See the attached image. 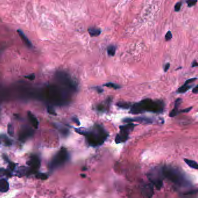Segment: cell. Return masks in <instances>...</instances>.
I'll return each instance as SVG.
<instances>
[{
	"mask_svg": "<svg viewBox=\"0 0 198 198\" xmlns=\"http://www.w3.org/2000/svg\"><path fill=\"white\" fill-rule=\"evenodd\" d=\"M75 131L85 137L89 145L93 147L101 146L109 137L108 133L100 125L96 124L90 129H75Z\"/></svg>",
	"mask_w": 198,
	"mask_h": 198,
	"instance_id": "1",
	"label": "cell"
},
{
	"mask_svg": "<svg viewBox=\"0 0 198 198\" xmlns=\"http://www.w3.org/2000/svg\"><path fill=\"white\" fill-rule=\"evenodd\" d=\"M164 103L162 101H154L150 98H145L139 102L132 105L130 113L133 115L141 114L145 112L161 113L164 110Z\"/></svg>",
	"mask_w": 198,
	"mask_h": 198,
	"instance_id": "2",
	"label": "cell"
},
{
	"mask_svg": "<svg viewBox=\"0 0 198 198\" xmlns=\"http://www.w3.org/2000/svg\"><path fill=\"white\" fill-rule=\"evenodd\" d=\"M163 173L164 178H167L174 185L180 188H188L191 183L184 173L177 167L171 166H164Z\"/></svg>",
	"mask_w": 198,
	"mask_h": 198,
	"instance_id": "3",
	"label": "cell"
},
{
	"mask_svg": "<svg viewBox=\"0 0 198 198\" xmlns=\"http://www.w3.org/2000/svg\"><path fill=\"white\" fill-rule=\"evenodd\" d=\"M146 176L153 186H155L157 190H159L162 188L164 178L162 166H157L152 168L147 172Z\"/></svg>",
	"mask_w": 198,
	"mask_h": 198,
	"instance_id": "4",
	"label": "cell"
},
{
	"mask_svg": "<svg viewBox=\"0 0 198 198\" xmlns=\"http://www.w3.org/2000/svg\"><path fill=\"white\" fill-rule=\"evenodd\" d=\"M69 159V154L68 150L62 148L53 157L50 163V168L51 171H53L59 167L63 166Z\"/></svg>",
	"mask_w": 198,
	"mask_h": 198,
	"instance_id": "5",
	"label": "cell"
},
{
	"mask_svg": "<svg viewBox=\"0 0 198 198\" xmlns=\"http://www.w3.org/2000/svg\"><path fill=\"white\" fill-rule=\"evenodd\" d=\"M136 125H137L134 123H127L125 125L120 126V133L116 136L115 142L120 144L127 141L131 132L134 130Z\"/></svg>",
	"mask_w": 198,
	"mask_h": 198,
	"instance_id": "6",
	"label": "cell"
},
{
	"mask_svg": "<svg viewBox=\"0 0 198 198\" xmlns=\"http://www.w3.org/2000/svg\"><path fill=\"white\" fill-rule=\"evenodd\" d=\"M27 164L29 166L30 174H36L41 166L40 159L37 155H31L27 161Z\"/></svg>",
	"mask_w": 198,
	"mask_h": 198,
	"instance_id": "7",
	"label": "cell"
},
{
	"mask_svg": "<svg viewBox=\"0 0 198 198\" xmlns=\"http://www.w3.org/2000/svg\"><path fill=\"white\" fill-rule=\"evenodd\" d=\"M141 192L142 196L145 198H151L154 193L153 186L151 183H144L141 184Z\"/></svg>",
	"mask_w": 198,
	"mask_h": 198,
	"instance_id": "8",
	"label": "cell"
},
{
	"mask_svg": "<svg viewBox=\"0 0 198 198\" xmlns=\"http://www.w3.org/2000/svg\"><path fill=\"white\" fill-rule=\"evenodd\" d=\"M124 123H133V122H138L142 124H151L153 123V120L151 118L146 117H138L135 118H125L123 120Z\"/></svg>",
	"mask_w": 198,
	"mask_h": 198,
	"instance_id": "9",
	"label": "cell"
},
{
	"mask_svg": "<svg viewBox=\"0 0 198 198\" xmlns=\"http://www.w3.org/2000/svg\"><path fill=\"white\" fill-rule=\"evenodd\" d=\"M33 131L30 129L28 127L23 128L21 131L19 135V140L24 142L26 140H27L29 138H30L31 136H33Z\"/></svg>",
	"mask_w": 198,
	"mask_h": 198,
	"instance_id": "10",
	"label": "cell"
},
{
	"mask_svg": "<svg viewBox=\"0 0 198 198\" xmlns=\"http://www.w3.org/2000/svg\"><path fill=\"white\" fill-rule=\"evenodd\" d=\"M183 100L181 98H178V99L176 100L175 103H174V107L173 108V109L172 110V112L169 113V116L171 117H173L176 116L177 115L179 114L180 111L178 110V108L180 107V106Z\"/></svg>",
	"mask_w": 198,
	"mask_h": 198,
	"instance_id": "11",
	"label": "cell"
},
{
	"mask_svg": "<svg viewBox=\"0 0 198 198\" xmlns=\"http://www.w3.org/2000/svg\"><path fill=\"white\" fill-rule=\"evenodd\" d=\"M15 175L19 177H22L26 175H30V170L29 167L21 166L16 171Z\"/></svg>",
	"mask_w": 198,
	"mask_h": 198,
	"instance_id": "12",
	"label": "cell"
},
{
	"mask_svg": "<svg viewBox=\"0 0 198 198\" xmlns=\"http://www.w3.org/2000/svg\"><path fill=\"white\" fill-rule=\"evenodd\" d=\"M110 102V99L109 98L104 103H101L98 105L96 107V109L100 112H104L105 111L108 109L109 107Z\"/></svg>",
	"mask_w": 198,
	"mask_h": 198,
	"instance_id": "13",
	"label": "cell"
},
{
	"mask_svg": "<svg viewBox=\"0 0 198 198\" xmlns=\"http://www.w3.org/2000/svg\"><path fill=\"white\" fill-rule=\"evenodd\" d=\"M9 183L5 178L0 179V192H6L9 190Z\"/></svg>",
	"mask_w": 198,
	"mask_h": 198,
	"instance_id": "14",
	"label": "cell"
},
{
	"mask_svg": "<svg viewBox=\"0 0 198 198\" xmlns=\"http://www.w3.org/2000/svg\"><path fill=\"white\" fill-rule=\"evenodd\" d=\"M27 116L30 120L31 125H33L35 129H37L38 127V121L36 117L30 111L27 112Z\"/></svg>",
	"mask_w": 198,
	"mask_h": 198,
	"instance_id": "15",
	"label": "cell"
},
{
	"mask_svg": "<svg viewBox=\"0 0 198 198\" xmlns=\"http://www.w3.org/2000/svg\"><path fill=\"white\" fill-rule=\"evenodd\" d=\"M18 33L19 35V36L21 37V39L22 40V41L23 42H25V44H26V46L28 47L31 48L32 47V44H31L30 41L29 40V38L27 37L26 35L25 34V33L23 31L21 30H18Z\"/></svg>",
	"mask_w": 198,
	"mask_h": 198,
	"instance_id": "16",
	"label": "cell"
},
{
	"mask_svg": "<svg viewBox=\"0 0 198 198\" xmlns=\"http://www.w3.org/2000/svg\"><path fill=\"white\" fill-rule=\"evenodd\" d=\"M88 31L89 35L91 37L99 36L101 33V30L99 28L95 27H89Z\"/></svg>",
	"mask_w": 198,
	"mask_h": 198,
	"instance_id": "17",
	"label": "cell"
},
{
	"mask_svg": "<svg viewBox=\"0 0 198 198\" xmlns=\"http://www.w3.org/2000/svg\"><path fill=\"white\" fill-rule=\"evenodd\" d=\"M184 161L185 162V163L188 165L189 167L195 169V170H198V163L195 162L193 160H190L188 159H184Z\"/></svg>",
	"mask_w": 198,
	"mask_h": 198,
	"instance_id": "18",
	"label": "cell"
},
{
	"mask_svg": "<svg viewBox=\"0 0 198 198\" xmlns=\"http://www.w3.org/2000/svg\"><path fill=\"white\" fill-rule=\"evenodd\" d=\"M193 87L192 85H189L188 84H186L185 83L184 84V85H182L181 87H180L179 89H178L177 92L178 93H184L185 92H187L191 88H192Z\"/></svg>",
	"mask_w": 198,
	"mask_h": 198,
	"instance_id": "19",
	"label": "cell"
},
{
	"mask_svg": "<svg viewBox=\"0 0 198 198\" xmlns=\"http://www.w3.org/2000/svg\"><path fill=\"white\" fill-rule=\"evenodd\" d=\"M116 105L119 108L124 109H129L132 105L130 102H118Z\"/></svg>",
	"mask_w": 198,
	"mask_h": 198,
	"instance_id": "20",
	"label": "cell"
},
{
	"mask_svg": "<svg viewBox=\"0 0 198 198\" xmlns=\"http://www.w3.org/2000/svg\"><path fill=\"white\" fill-rule=\"evenodd\" d=\"M116 47L115 45H110L107 48V52L109 56L113 57L116 53Z\"/></svg>",
	"mask_w": 198,
	"mask_h": 198,
	"instance_id": "21",
	"label": "cell"
},
{
	"mask_svg": "<svg viewBox=\"0 0 198 198\" xmlns=\"http://www.w3.org/2000/svg\"><path fill=\"white\" fill-rule=\"evenodd\" d=\"M0 174L2 176H5L8 177H11L13 174L8 169H5L4 168H0Z\"/></svg>",
	"mask_w": 198,
	"mask_h": 198,
	"instance_id": "22",
	"label": "cell"
},
{
	"mask_svg": "<svg viewBox=\"0 0 198 198\" xmlns=\"http://www.w3.org/2000/svg\"><path fill=\"white\" fill-rule=\"evenodd\" d=\"M104 87H110L115 89H117L120 88V86L119 85L117 84L113 83H108L105 84L103 85Z\"/></svg>",
	"mask_w": 198,
	"mask_h": 198,
	"instance_id": "23",
	"label": "cell"
},
{
	"mask_svg": "<svg viewBox=\"0 0 198 198\" xmlns=\"http://www.w3.org/2000/svg\"><path fill=\"white\" fill-rule=\"evenodd\" d=\"M36 176L35 177L37 179H41V180H47L48 178V176L46 173H42V172H37L35 174Z\"/></svg>",
	"mask_w": 198,
	"mask_h": 198,
	"instance_id": "24",
	"label": "cell"
},
{
	"mask_svg": "<svg viewBox=\"0 0 198 198\" xmlns=\"http://www.w3.org/2000/svg\"><path fill=\"white\" fill-rule=\"evenodd\" d=\"M7 130H8V134L10 136H14V126L12 125V124H10L9 123L8 125V129H7Z\"/></svg>",
	"mask_w": 198,
	"mask_h": 198,
	"instance_id": "25",
	"label": "cell"
},
{
	"mask_svg": "<svg viewBox=\"0 0 198 198\" xmlns=\"http://www.w3.org/2000/svg\"><path fill=\"white\" fill-rule=\"evenodd\" d=\"M2 140L4 142L5 145L7 146H10L12 145V141L10 140L6 136H2Z\"/></svg>",
	"mask_w": 198,
	"mask_h": 198,
	"instance_id": "26",
	"label": "cell"
},
{
	"mask_svg": "<svg viewBox=\"0 0 198 198\" xmlns=\"http://www.w3.org/2000/svg\"><path fill=\"white\" fill-rule=\"evenodd\" d=\"M8 163H9L8 170L12 172H13V171L15 170V163H13V162H10V161H8Z\"/></svg>",
	"mask_w": 198,
	"mask_h": 198,
	"instance_id": "27",
	"label": "cell"
},
{
	"mask_svg": "<svg viewBox=\"0 0 198 198\" xmlns=\"http://www.w3.org/2000/svg\"><path fill=\"white\" fill-rule=\"evenodd\" d=\"M172 32L170 31H167L166 34L165 35V40H166V42L170 41V40H172Z\"/></svg>",
	"mask_w": 198,
	"mask_h": 198,
	"instance_id": "28",
	"label": "cell"
},
{
	"mask_svg": "<svg viewBox=\"0 0 198 198\" xmlns=\"http://www.w3.org/2000/svg\"><path fill=\"white\" fill-rule=\"evenodd\" d=\"M182 6V2H178L174 6V10L176 12H179Z\"/></svg>",
	"mask_w": 198,
	"mask_h": 198,
	"instance_id": "29",
	"label": "cell"
},
{
	"mask_svg": "<svg viewBox=\"0 0 198 198\" xmlns=\"http://www.w3.org/2000/svg\"><path fill=\"white\" fill-rule=\"evenodd\" d=\"M196 2H197V1H187V3L189 7L193 6L196 4Z\"/></svg>",
	"mask_w": 198,
	"mask_h": 198,
	"instance_id": "30",
	"label": "cell"
},
{
	"mask_svg": "<svg viewBox=\"0 0 198 198\" xmlns=\"http://www.w3.org/2000/svg\"><path fill=\"white\" fill-rule=\"evenodd\" d=\"M25 77L27 78V79L30 80H34L35 78H36V76H35V74L34 73H32V74L29 75V76H25Z\"/></svg>",
	"mask_w": 198,
	"mask_h": 198,
	"instance_id": "31",
	"label": "cell"
},
{
	"mask_svg": "<svg viewBox=\"0 0 198 198\" xmlns=\"http://www.w3.org/2000/svg\"><path fill=\"white\" fill-rule=\"evenodd\" d=\"M48 113H50L51 115H57V114H56V113H55V110H54V109L52 108V107L49 106V107L48 108Z\"/></svg>",
	"mask_w": 198,
	"mask_h": 198,
	"instance_id": "32",
	"label": "cell"
},
{
	"mask_svg": "<svg viewBox=\"0 0 198 198\" xmlns=\"http://www.w3.org/2000/svg\"><path fill=\"white\" fill-rule=\"evenodd\" d=\"M192 107H189V108H185L184 109L181 110L180 111V113L181 112V113H188L191 110H192Z\"/></svg>",
	"mask_w": 198,
	"mask_h": 198,
	"instance_id": "33",
	"label": "cell"
},
{
	"mask_svg": "<svg viewBox=\"0 0 198 198\" xmlns=\"http://www.w3.org/2000/svg\"><path fill=\"white\" fill-rule=\"evenodd\" d=\"M72 120H73V122H74V123H75L77 125H80V121L78 120L77 117H73V118H72Z\"/></svg>",
	"mask_w": 198,
	"mask_h": 198,
	"instance_id": "34",
	"label": "cell"
},
{
	"mask_svg": "<svg viewBox=\"0 0 198 198\" xmlns=\"http://www.w3.org/2000/svg\"><path fill=\"white\" fill-rule=\"evenodd\" d=\"M93 89H95V90H97V91H98V93H102L104 91V89H102L101 87H98V86H97V87H95L93 88Z\"/></svg>",
	"mask_w": 198,
	"mask_h": 198,
	"instance_id": "35",
	"label": "cell"
},
{
	"mask_svg": "<svg viewBox=\"0 0 198 198\" xmlns=\"http://www.w3.org/2000/svg\"><path fill=\"white\" fill-rule=\"evenodd\" d=\"M170 64L169 63H166L165 65H164V71L166 72H167V70H168V69L170 68Z\"/></svg>",
	"mask_w": 198,
	"mask_h": 198,
	"instance_id": "36",
	"label": "cell"
},
{
	"mask_svg": "<svg viewBox=\"0 0 198 198\" xmlns=\"http://www.w3.org/2000/svg\"><path fill=\"white\" fill-rule=\"evenodd\" d=\"M192 92L194 94H197L198 92V85H196L194 88H193V89H192Z\"/></svg>",
	"mask_w": 198,
	"mask_h": 198,
	"instance_id": "37",
	"label": "cell"
},
{
	"mask_svg": "<svg viewBox=\"0 0 198 198\" xmlns=\"http://www.w3.org/2000/svg\"><path fill=\"white\" fill-rule=\"evenodd\" d=\"M198 66V62H197L196 61H194L193 63H192V67H196V66Z\"/></svg>",
	"mask_w": 198,
	"mask_h": 198,
	"instance_id": "38",
	"label": "cell"
},
{
	"mask_svg": "<svg viewBox=\"0 0 198 198\" xmlns=\"http://www.w3.org/2000/svg\"><path fill=\"white\" fill-rule=\"evenodd\" d=\"M81 176L83 178H85L86 177V176H85V174H81Z\"/></svg>",
	"mask_w": 198,
	"mask_h": 198,
	"instance_id": "39",
	"label": "cell"
},
{
	"mask_svg": "<svg viewBox=\"0 0 198 198\" xmlns=\"http://www.w3.org/2000/svg\"><path fill=\"white\" fill-rule=\"evenodd\" d=\"M0 144H1V140H0Z\"/></svg>",
	"mask_w": 198,
	"mask_h": 198,
	"instance_id": "40",
	"label": "cell"
}]
</instances>
